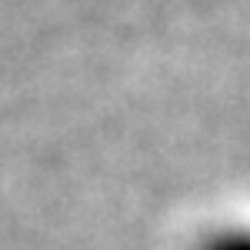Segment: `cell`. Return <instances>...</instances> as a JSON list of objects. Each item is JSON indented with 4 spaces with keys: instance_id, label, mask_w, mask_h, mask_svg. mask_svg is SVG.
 <instances>
[{
    "instance_id": "obj_1",
    "label": "cell",
    "mask_w": 250,
    "mask_h": 250,
    "mask_svg": "<svg viewBox=\"0 0 250 250\" xmlns=\"http://www.w3.org/2000/svg\"><path fill=\"white\" fill-rule=\"evenodd\" d=\"M200 250H250V230H220L204 240Z\"/></svg>"
}]
</instances>
